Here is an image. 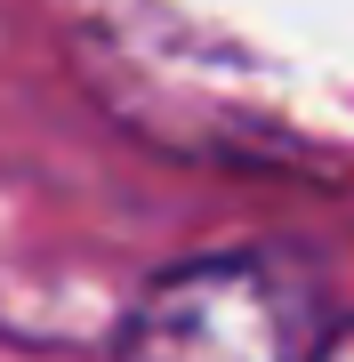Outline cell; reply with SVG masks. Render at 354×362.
<instances>
[{"mask_svg": "<svg viewBox=\"0 0 354 362\" xmlns=\"http://www.w3.org/2000/svg\"><path fill=\"white\" fill-rule=\"evenodd\" d=\"M314 274L282 250L170 266L121 322V362H314Z\"/></svg>", "mask_w": 354, "mask_h": 362, "instance_id": "cell-1", "label": "cell"}, {"mask_svg": "<svg viewBox=\"0 0 354 362\" xmlns=\"http://www.w3.org/2000/svg\"><path fill=\"white\" fill-rule=\"evenodd\" d=\"M314 362H354V322H346V330H330V338H322V354H314Z\"/></svg>", "mask_w": 354, "mask_h": 362, "instance_id": "cell-2", "label": "cell"}]
</instances>
